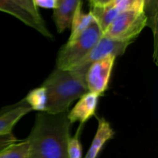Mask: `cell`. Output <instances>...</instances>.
I'll list each match as a JSON object with an SVG mask.
<instances>
[{
  "label": "cell",
  "instance_id": "6da1fadb",
  "mask_svg": "<svg viewBox=\"0 0 158 158\" xmlns=\"http://www.w3.org/2000/svg\"><path fill=\"white\" fill-rule=\"evenodd\" d=\"M68 112L37 114L30 134L27 158H68L67 143L71 123Z\"/></svg>",
  "mask_w": 158,
  "mask_h": 158
},
{
  "label": "cell",
  "instance_id": "7a4b0ae2",
  "mask_svg": "<svg viewBox=\"0 0 158 158\" xmlns=\"http://www.w3.org/2000/svg\"><path fill=\"white\" fill-rule=\"evenodd\" d=\"M47 96L45 112L58 114L68 112L74 100L89 92L86 78L76 70L56 68L42 85Z\"/></svg>",
  "mask_w": 158,
  "mask_h": 158
},
{
  "label": "cell",
  "instance_id": "3957f363",
  "mask_svg": "<svg viewBox=\"0 0 158 158\" xmlns=\"http://www.w3.org/2000/svg\"><path fill=\"white\" fill-rule=\"evenodd\" d=\"M103 32L94 19L89 27L80 35L67 43L59 51L56 68L73 70L81 62L100 40Z\"/></svg>",
  "mask_w": 158,
  "mask_h": 158
},
{
  "label": "cell",
  "instance_id": "277c9868",
  "mask_svg": "<svg viewBox=\"0 0 158 158\" xmlns=\"http://www.w3.org/2000/svg\"><path fill=\"white\" fill-rule=\"evenodd\" d=\"M146 26L147 17L144 12L124 11L117 15L103 35L112 40L134 42Z\"/></svg>",
  "mask_w": 158,
  "mask_h": 158
},
{
  "label": "cell",
  "instance_id": "5b68a950",
  "mask_svg": "<svg viewBox=\"0 0 158 158\" xmlns=\"http://www.w3.org/2000/svg\"><path fill=\"white\" fill-rule=\"evenodd\" d=\"M132 43L133 42L131 41L112 40L102 35L90 52L80 62L73 70L77 71L86 77V72L93 63L102 60L108 56H114L117 57V56L123 55L129 45Z\"/></svg>",
  "mask_w": 158,
  "mask_h": 158
},
{
  "label": "cell",
  "instance_id": "8992f818",
  "mask_svg": "<svg viewBox=\"0 0 158 158\" xmlns=\"http://www.w3.org/2000/svg\"><path fill=\"white\" fill-rule=\"evenodd\" d=\"M116 56H108L93 63L86 74V83L89 92L100 97L107 89Z\"/></svg>",
  "mask_w": 158,
  "mask_h": 158
},
{
  "label": "cell",
  "instance_id": "52a82bcc",
  "mask_svg": "<svg viewBox=\"0 0 158 158\" xmlns=\"http://www.w3.org/2000/svg\"><path fill=\"white\" fill-rule=\"evenodd\" d=\"M99 97L98 95L90 92L80 97L72 110L67 114L71 124L79 122L80 126H83L89 119L94 117L97 110Z\"/></svg>",
  "mask_w": 158,
  "mask_h": 158
},
{
  "label": "cell",
  "instance_id": "ba28073f",
  "mask_svg": "<svg viewBox=\"0 0 158 158\" xmlns=\"http://www.w3.org/2000/svg\"><path fill=\"white\" fill-rule=\"evenodd\" d=\"M81 3L82 0H57L52 17L59 33L70 27L74 13Z\"/></svg>",
  "mask_w": 158,
  "mask_h": 158
},
{
  "label": "cell",
  "instance_id": "9c48e42d",
  "mask_svg": "<svg viewBox=\"0 0 158 158\" xmlns=\"http://www.w3.org/2000/svg\"><path fill=\"white\" fill-rule=\"evenodd\" d=\"M0 11L13 15L28 26L33 28L40 32L45 37L52 38V33L49 32L46 26H43L39 24L28 12L21 9L12 0H0Z\"/></svg>",
  "mask_w": 158,
  "mask_h": 158
},
{
  "label": "cell",
  "instance_id": "30bf717a",
  "mask_svg": "<svg viewBox=\"0 0 158 158\" xmlns=\"http://www.w3.org/2000/svg\"><path fill=\"white\" fill-rule=\"evenodd\" d=\"M98 123L95 137L84 158H97L106 142L112 139L114 136V131L109 122L104 118H100Z\"/></svg>",
  "mask_w": 158,
  "mask_h": 158
},
{
  "label": "cell",
  "instance_id": "8fae6325",
  "mask_svg": "<svg viewBox=\"0 0 158 158\" xmlns=\"http://www.w3.org/2000/svg\"><path fill=\"white\" fill-rule=\"evenodd\" d=\"M32 111L27 104H21L0 114V137L12 134V128L25 115Z\"/></svg>",
  "mask_w": 158,
  "mask_h": 158
},
{
  "label": "cell",
  "instance_id": "7c38bea8",
  "mask_svg": "<svg viewBox=\"0 0 158 158\" xmlns=\"http://www.w3.org/2000/svg\"><path fill=\"white\" fill-rule=\"evenodd\" d=\"M103 32L120 13L113 2L103 6H94L90 11Z\"/></svg>",
  "mask_w": 158,
  "mask_h": 158
},
{
  "label": "cell",
  "instance_id": "4fadbf2b",
  "mask_svg": "<svg viewBox=\"0 0 158 158\" xmlns=\"http://www.w3.org/2000/svg\"><path fill=\"white\" fill-rule=\"evenodd\" d=\"M94 19L92 12L89 11L87 13L83 12L82 9V3L77 7L75 13H74L72 23H71V33L69 35V40H73L77 38L78 35L83 32H84L89 25L91 24Z\"/></svg>",
  "mask_w": 158,
  "mask_h": 158
},
{
  "label": "cell",
  "instance_id": "5bb4252c",
  "mask_svg": "<svg viewBox=\"0 0 158 158\" xmlns=\"http://www.w3.org/2000/svg\"><path fill=\"white\" fill-rule=\"evenodd\" d=\"M25 101L26 104L32 109V110L45 112L47 96L44 86H41L31 90L26 96Z\"/></svg>",
  "mask_w": 158,
  "mask_h": 158
},
{
  "label": "cell",
  "instance_id": "9a60e30c",
  "mask_svg": "<svg viewBox=\"0 0 158 158\" xmlns=\"http://www.w3.org/2000/svg\"><path fill=\"white\" fill-rule=\"evenodd\" d=\"M29 143L27 140L14 142L0 151V158H27Z\"/></svg>",
  "mask_w": 158,
  "mask_h": 158
},
{
  "label": "cell",
  "instance_id": "2e32d148",
  "mask_svg": "<svg viewBox=\"0 0 158 158\" xmlns=\"http://www.w3.org/2000/svg\"><path fill=\"white\" fill-rule=\"evenodd\" d=\"M120 12L124 11L143 12L144 0H114L112 2Z\"/></svg>",
  "mask_w": 158,
  "mask_h": 158
},
{
  "label": "cell",
  "instance_id": "e0dca14e",
  "mask_svg": "<svg viewBox=\"0 0 158 158\" xmlns=\"http://www.w3.org/2000/svg\"><path fill=\"white\" fill-rule=\"evenodd\" d=\"M82 126H80L77 134L73 137H69L67 143L68 158H82V145L80 140V133Z\"/></svg>",
  "mask_w": 158,
  "mask_h": 158
},
{
  "label": "cell",
  "instance_id": "ac0fdd59",
  "mask_svg": "<svg viewBox=\"0 0 158 158\" xmlns=\"http://www.w3.org/2000/svg\"><path fill=\"white\" fill-rule=\"evenodd\" d=\"M16 5H18L21 9L26 11L29 14L37 23L43 26H46L42 18L41 15L39 12L38 9L34 5L32 0H12Z\"/></svg>",
  "mask_w": 158,
  "mask_h": 158
},
{
  "label": "cell",
  "instance_id": "d6986e66",
  "mask_svg": "<svg viewBox=\"0 0 158 158\" xmlns=\"http://www.w3.org/2000/svg\"><path fill=\"white\" fill-rule=\"evenodd\" d=\"M32 1L36 7H41L44 9H54L57 3V0H32Z\"/></svg>",
  "mask_w": 158,
  "mask_h": 158
},
{
  "label": "cell",
  "instance_id": "ffe728a7",
  "mask_svg": "<svg viewBox=\"0 0 158 158\" xmlns=\"http://www.w3.org/2000/svg\"><path fill=\"white\" fill-rule=\"evenodd\" d=\"M17 140L12 134H6V135L1 136L0 137V151L7 146L10 145L11 143L16 142Z\"/></svg>",
  "mask_w": 158,
  "mask_h": 158
},
{
  "label": "cell",
  "instance_id": "44dd1931",
  "mask_svg": "<svg viewBox=\"0 0 158 158\" xmlns=\"http://www.w3.org/2000/svg\"><path fill=\"white\" fill-rule=\"evenodd\" d=\"M89 1L91 7H94V6H106L112 2L114 0H89Z\"/></svg>",
  "mask_w": 158,
  "mask_h": 158
},
{
  "label": "cell",
  "instance_id": "7402d4cb",
  "mask_svg": "<svg viewBox=\"0 0 158 158\" xmlns=\"http://www.w3.org/2000/svg\"><path fill=\"white\" fill-rule=\"evenodd\" d=\"M150 1H151V0H144V6H146L147 4H148Z\"/></svg>",
  "mask_w": 158,
  "mask_h": 158
}]
</instances>
